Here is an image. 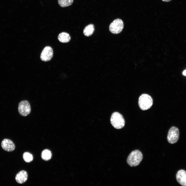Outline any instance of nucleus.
I'll use <instances>...</instances> for the list:
<instances>
[{
  "label": "nucleus",
  "mask_w": 186,
  "mask_h": 186,
  "mask_svg": "<svg viewBox=\"0 0 186 186\" xmlns=\"http://www.w3.org/2000/svg\"><path fill=\"white\" fill-rule=\"evenodd\" d=\"M143 158V154L140 150H136L131 152L128 157L127 162L131 167L138 165Z\"/></svg>",
  "instance_id": "obj_1"
},
{
  "label": "nucleus",
  "mask_w": 186,
  "mask_h": 186,
  "mask_svg": "<svg viewBox=\"0 0 186 186\" xmlns=\"http://www.w3.org/2000/svg\"><path fill=\"white\" fill-rule=\"evenodd\" d=\"M111 123L115 128L121 129L125 125V121L122 115L119 112H115L112 114L110 119Z\"/></svg>",
  "instance_id": "obj_2"
},
{
  "label": "nucleus",
  "mask_w": 186,
  "mask_h": 186,
  "mask_svg": "<svg viewBox=\"0 0 186 186\" xmlns=\"http://www.w3.org/2000/svg\"><path fill=\"white\" fill-rule=\"evenodd\" d=\"M138 103L140 109L142 110H145L151 107L153 104V101L149 95L143 94L139 97Z\"/></svg>",
  "instance_id": "obj_3"
},
{
  "label": "nucleus",
  "mask_w": 186,
  "mask_h": 186,
  "mask_svg": "<svg viewBox=\"0 0 186 186\" xmlns=\"http://www.w3.org/2000/svg\"><path fill=\"white\" fill-rule=\"evenodd\" d=\"M123 27L124 24L122 20L120 19H117L110 24L109 29L112 33L117 34L122 31Z\"/></svg>",
  "instance_id": "obj_4"
},
{
  "label": "nucleus",
  "mask_w": 186,
  "mask_h": 186,
  "mask_svg": "<svg viewBox=\"0 0 186 186\" xmlns=\"http://www.w3.org/2000/svg\"><path fill=\"white\" fill-rule=\"evenodd\" d=\"M179 131L178 129L175 126L171 127L169 130L167 139L168 142L171 144L176 143L179 140Z\"/></svg>",
  "instance_id": "obj_5"
},
{
  "label": "nucleus",
  "mask_w": 186,
  "mask_h": 186,
  "mask_svg": "<svg viewBox=\"0 0 186 186\" xmlns=\"http://www.w3.org/2000/svg\"><path fill=\"white\" fill-rule=\"evenodd\" d=\"M18 111L19 114L22 116H26L29 114L31 111L29 102L27 100L21 101L18 104Z\"/></svg>",
  "instance_id": "obj_6"
},
{
  "label": "nucleus",
  "mask_w": 186,
  "mask_h": 186,
  "mask_svg": "<svg viewBox=\"0 0 186 186\" xmlns=\"http://www.w3.org/2000/svg\"><path fill=\"white\" fill-rule=\"evenodd\" d=\"M53 55V51L52 48L50 46L45 47L42 51L40 55L41 60L44 61L50 60Z\"/></svg>",
  "instance_id": "obj_7"
},
{
  "label": "nucleus",
  "mask_w": 186,
  "mask_h": 186,
  "mask_svg": "<svg viewBox=\"0 0 186 186\" xmlns=\"http://www.w3.org/2000/svg\"><path fill=\"white\" fill-rule=\"evenodd\" d=\"M1 146L3 150L9 152L13 151L15 148V145L13 142L11 140L8 139H5L2 141Z\"/></svg>",
  "instance_id": "obj_8"
},
{
  "label": "nucleus",
  "mask_w": 186,
  "mask_h": 186,
  "mask_svg": "<svg viewBox=\"0 0 186 186\" xmlns=\"http://www.w3.org/2000/svg\"><path fill=\"white\" fill-rule=\"evenodd\" d=\"M177 182L183 186H186V171L181 169L179 171L176 175Z\"/></svg>",
  "instance_id": "obj_9"
},
{
  "label": "nucleus",
  "mask_w": 186,
  "mask_h": 186,
  "mask_svg": "<svg viewBox=\"0 0 186 186\" xmlns=\"http://www.w3.org/2000/svg\"><path fill=\"white\" fill-rule=\"evenodd\" d=\"M27 172L25 171L22 170L17 174L15 177V179L18 183L22 184L27 180Z\"/></svg>",
  "instance_id": "obj_10"
},
{
  "label": "nucleus",
  "mask_w": 186,
  "mask_h": 186,
  "mask_svg": "<svg viewBox=\"0 0 186 186\" xmlns=\"http://www.w3.org/2000/svg\"><path fill=\"white\" fill-rule=\"evenodd\" d=\"M58 38L60 42L63 43L69 42L71 38L69 35L65 32H63L60 33L58 35Z\"/></svg>",
  "instance_id": "obj_11"
},
{
  "label": "nucleus",
  "mask_w": 186,
  "mask_h": 186,
  "mask_svg": "<svg viewBox=\"0 0 186 186\" xmlns=\"http://www.w3.org/2000/svg\"><path fill=\"white\" fill-rule=\"evenodd\" d=\"M94 30L95 27L94 25L90 24L85 27L83 33L85 36H89L93 34Z\"/></svg>",
  "instance_id": "obj_12"
},
{
  "label": "nucleus",
  "mask_w": 186,
  "mask_h": 186,
  "mask_svg": "<svg viewBox=\"0 0 186 186\" xmlns=\"http://www.w3.org/2000/svg\"><path fill=\"white\" fill-rule=\"evenodd\" d=\"M52 155L51 152L49 150L46 149L43 150L42 152L41 157L43 160L47 161L51 158Z\"/></svg>",
  "instance_id": "obj_13"
},
{
  "label": "nucleus",
  "mask_w": 186,
  "mask_h": 186,
  "mask_svg": "<svg viewBox=\"0 0 186 186\" xmlns=\"http://www.w3.org/2000/svg\"><path fill=\"white\" fill-rule=\"evenodd\" d=\"M74 0H58V3L60 6L64 7L71 5Z\"/></svg>",
  "instance_id": "obj_14"
},
{
  "label": "nucleus",
  "mask_w": 186,
  "mask_h": 186,
  "mask_svg": "<svg viewBox=\"0 0 186 186\" xmlns=\"http://www.w3.org/2000/svg\"><path fill=\"white\" fill-rule=\"evenodd\" d=\"M23 158L24 161L27 162L32 161L33 159L32 154L28 152H25L23 154Z\"/></svg>",
  "instance_id": "obj_15"
},
{
  "label": "nucleus",
  "mask_w": 186,
  "mask_h": 186,
  "mask_svg": "<svg viewBox=\"0 0 186 186\" xmlns=\"http://www.w3.org/2000/svg\"><path fill=\"white\" fill-rule=\"evenodd\" d=\"M183 75L186 76V70L183 71Z\"/></svg>",
  "instance_id": "obj_16"
},
{
  "label": "nucleus",
  "mask_w": 186,
  "mask_h": 186,
  "mask_svg": "<svg viewBox=\"0 0 186 186\" xmlns=\"http://www.w3.org/2000/svg\"><path fill=\"white\" fill-rule=\"evenodd\" d=\"M162 0L164 2H169L171 1L172 0Z\"/></svg>",
  "instance_id": "obj_17"
}]
</instances>
